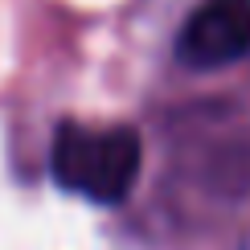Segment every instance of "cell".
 <instances>
[{
  "mask_svg": "<svg viewBox=\"0 0 250 250\" xmlns=\"http://www.w3.org/2000/svg\"><path fill=\"white\" fill-rule=\"evenodd\" d=\"M176 54L193 70H217L250 54V0H205L185 21Z\"/></svg>",
  "mask_w": 250,
  "mask_h": 250,
  "instance_id": "cell-2",
  "label": "cell"
},
{
  "mask_svg": "<svg viewBox=\"0 0 250 250\" xmlns=\"http://www.w3.org/2000/svg\"><path fill=\"white\" fill-rule=\"evenodd\" d=\"M140 160L144 148L131 127H86V123H62L49 152L58 185L95 205H119L140 181Z\"/></svg>",
  "mask_w": 250,
  "mask_h": 250,
  "instance_id": "cell-1",
  "label": "cell"
}]
</instances>
